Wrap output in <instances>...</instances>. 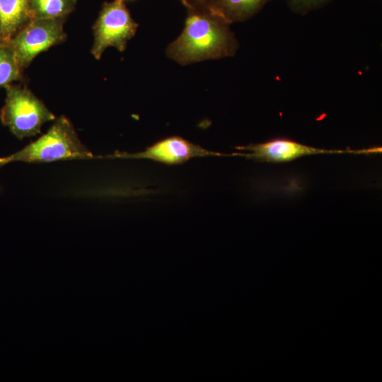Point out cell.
I'll return each mask as SVG.
<instances>
[{"label": "cell", "mask_w": 382, "mask_h": 382, "mask_svg": "<svg viewBox=\"0 0 382 382\" xmlns=\"http://www.w3.org/2000/svg\"><path fill=\"white\" fill-rule=\"evenodd\" d=\"M185 26L166 48V55L185 66L233 56L238 41L230 24L204 6L187 7Z\"/></svg>", "instance_id": "1"}, {"label": "cell", "mask_w": 382, "mask_h": 382, "mask_svg": "<svg viewBox=\"0 0 382 382\" xmlns=\"http://www.w3.org/2000/svg\"><path fill=\"white\" fill-rule=\"evenodd\" d=\"M93 156L80 141L71 122L61 116L55 118L47 132L37 140L11 155L0 158V166L13 161L46 163Z\"/></svg>", "instance_id": "2"}, {"label": "cell", "mask_w": 382, "mask_h": 382, "mask_svg": "<svg viewBox=\"0 0 382 382\" xmlns=\"http://www.w3.org/2000/svg\"><path fill=\"white\" fill-rule=\"evenodd\" d=\"M1 122L19 139L40 133L42 126L54 120V115L28 88L8 85Z\"/></svg>", "instance_id": "3"}, {"label": "cell", "mask_w": 382, "mask_h": 382, "mask_svg": "<svg viewBox=\"0 0 382 382\" xmlns=\"http://www.w3.org/2000/svg\"><path fill=\"white\" fill-rule=\"evenodd\" d=\"M124 0L105 2L93 27L91 54L100 59L104 51L113 47L123 52L136 34L138 24L132 19Z\"/></svg>", "instance_id": "4"}, {"label": "cell", "mask_w": 382, "mask_h": 382, "mask_svg": "<svg viewBox=\"0 0 382 382\" xmlns=\"http://www.w3.org/2000/svg\"><path fill=\"white\" fill-rule=\"evenodd\" d=\"M64 18L31 19L8 42L23 71L42 52L64 42Z\"/></svg>", "instance_id": "5"}, {"label": "cell", "mask_w": 382, "mask_h": 382, "mask_svg": "<svg viewBox=\"0 0 382 382\" xmlns=\"http://www.w3.org/2000/svg\"><path fill=\"white\" fill-rule=\"evenodd\" d=\"M225 155L207 150L180 136H170L156 141L143 151L135 154L116 152L110 157L151 159L166 165H178L193 158Z\"/></svg>", "instance_id": "6"}, {"label": "cell", "mask_w": 382, "mask_h": 382, "mask_svg": "<svg viewBox=\"0 0 382 382\" xmlns=\"http://www.w3.org/2000/svg\"><path fill=\"white\" fill-rule=\"evenodd\" d=\"M240 150L250 151L248 154H237L260 161L286 162L309 154L323 153V150L310 147L296 141L277 139L264 143L236 147Z\"/></svg>", "instance_id": "7"}, {"label": "cell", "mask_w": 382, "mask_h": 382, "mask_svg": "<svg viewBox=\"0 0 382 382\" xmlns=\"http://www.w3.org/2000/svg\"><path fill=\"white\" fill-rule=\"evenodd\" d=\"M272 0H209L205 6L230 25L244 21Z\"/></svg>", "instance_id": "8"}, {"label": "cell", "mask_w": 382, "mask_h": 382, "mask_svg": "<svg viewBox=\"0 0 382 382\" xmlns=\"http://www.w3.org/2000/svg\"><path fill=\"white\" fill-rule=\"evenodd\" d=\"M31 19L29 0H0L2 41L8 42Z\"/></svg>", "instance_id": "9"}, {"label": "cell", "mask_w": 382, "mask_h": 382, "mask_svg": "<svg viewBox=\"0 0 382 382\" xmlns=\"http://www.w3.org/2000/svg\"><path fill=\"white\" fill-rule=\"evenodd\" d=\"M76 0H29L33 18H65L76 6Z\"/></svg>", "instance_id": "10"}, {"label": "cell", "mask_w": 382, "mask_h": 382, "mask_svg": "<svg viewBox=\"0 0 382 382\" xmlns=\"http://www.w3.org/2000/svg\"><path fill=\"white\" fill-rule=\"evenodd\" d=\"M22 71L8 42H0V88L20 80Z\"/></svg>", "instance_id": "11"}, {"label": "cell", "mask_w": 382, "mask_h": 382, "mask_svg": "<svg viewBox=\"0 0 382 382\" xmlns=\"http://www.w3.org/2000/svg\"><path fill=\"white\" fill-rule=\"evenodd\" d=\"M330 0H286L290 8L295 12L306 13L316 9Z\"/></svg>", "instance_id": "12"}, {"label": "cell", "mask_w": 382, "mask_h": 382, "mask_svg": "<svg viewBox=\"0 0 382 382\" xmlns=\"http://www.w3.org/2000/svg\"><path fill=\"white\" fill-rule=\"evenodd\" d=\"M187 7L204 6L205 7L209 0H180Z\"/></svg>", "instance_id": "13"}, {"label": "cell", "mask_w": 382, "mask_h": 382, "mask_svg": "<svg viewBox=\"0 0 382 382\" xmlns=\"http://www.w3.org/2000/svg\"><path fill=\"white\" fill-rule=\"evenodd\" d=\"M1 23H0V42H1Z\"/></svg>", "instance_id": "14"}, {"label": "cell", "mask_w": 382, "mask_h": 382, "mask_svg": "<svg viewBox=\"0 0 382 382\" xmlns=\"http://www.w3.org/2000/svg\"><path fill=\"white\" fill-rule=\"evenodd\" d=\"M0 191H1V189H0Z\"/></svg>", "instance_id": "15"}]
</instances>
